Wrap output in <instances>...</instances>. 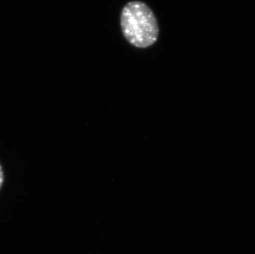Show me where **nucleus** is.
<instances>
[{"label":"nucleus","mask_w":255,"mask_h":254,"mask_svg":"<svg viewBox=\"0 0 255 254\" xmlns=\"http://www.w3.org/2000/svg\"><path fill=\"white\" fill-rule=\"evenodd\" d=\"M2 183H3V173H2V168L0 165V188L2 187Z\"/></svg>","instance_id":"2"},{"label":"nucleus","mask_w":255,"mask_h":254,"mask_svg":"<svg viewBox=\"0 0 255 254\" xmlns=\"http://www.w3.org/2000/svg\"><path fill=\"white\" fill-rule=\"evenodd\" d=\"M121 26L128 42L137 48L151 46L159 36V26L154 12L140 1L128 2L123 7Z\"/></svg>","instance_id":"1"}]
</instances>
